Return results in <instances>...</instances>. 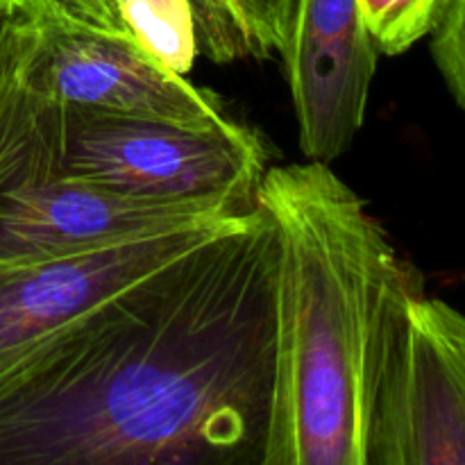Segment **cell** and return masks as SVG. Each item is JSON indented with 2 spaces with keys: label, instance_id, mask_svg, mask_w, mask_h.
I'll return each mask as SVG.
<instances>
[{
  "label": "cell",
  "instance_id": "6da1fadb",
  "mask_svg": "<svg viewBox=\"0 0 465 465\" xmlns=\"http://www.w3.org/2000/svg\"><path fill=\"white\" fill-rule=\"evenodd\" d=\"M277 241L252 213L0 380V465H262Z\"/></svg>",
  "mask_w": 465,
  "mask_h": 465
},
{
  "label": "cell",
  "instance_id": "7a4b0ae2",
  "mask_svg": "<svg viewBox=\"0 0 465 465\" xmlns=\"http://www.w3.org/2000/svg\"><path fill=\"white\" fill-rule=\"evenodd\" d=\"M275 361L262 465H371L377 400L409 293L422 286L330 163L268 168Z\"/></svg>",
  "mask_w": 465,
  "mask_h": 465
},
{
  "label": "cell",
  "instance_id": "3957f363",
  "mask_svg": "<svg viewBox=\"0 0 465 465\" xmlns=\"http://www.w3.org/2000/svg\"><path fill=\"white\" fill-rule=\"evenodd\" d=\"M32 94V180L71 177L118 193L257 209L268 154L248 125L191 130L68 107L36 86Z\"/></svg>",
  "mask_w": 465,
  "mask_h": 465
},
{
  "label": "cell",
  "instance_id": "277c9868",
  "mask_svg": "<svg viewBox=\"0 0 465 465\" xmlns=\"http://www.w3.org/2000/svg\"><path fill=\"white\" fill-rule=\"evenodd\" d=\"M21 68L32 86L68 107L191 130L239 125L212 91L163 66L136 39L73 21L48 0L25 12Z\"/></svg>",
  "mask_w": 465,
  "mask_h": 465
},
{
  "label": "cell",
  "instance_id": "5b68a950",
  "mask_svg": "<svg viewBox=\"0 0 465 465\" xmlns=\"http://www.w3.org/2000/svg\"><path fill=\"white\" fill-rule=\"evenodd\" d=\"M245 216L145 232L62 257L0 263V380L82 316L166 271Z\"/></svg>",
  "mask_w": 465,
  "mask_h": 465
},
{
  "label": "cell",
  "instance_id": "8992f818",
  "mask_svg": "<svg viewBox=\"0 0 465 465\" xmlns=\"http://www.w3.org/2000/svg\"><path fill=\"white\" fill-rule=\"evenodd\" d=\"M371 465H465V313L422 286L400 313Z\"/></svg>",
  "mask_w": 465,
  "mask_h": 465
},
{
  "label": "cell",
  "instance_id": "52a82bcc",
  "mask_svg": "<svg viewBox=\"0 0 465 465\" xmlns=\"http://www.w3.org/2000/svg\"><path fill=\"white\" fill-rule=\"evenodd\" d=\"M250 212L198 200L118 193L71 177L27 180L0 193V263L62 257L145 232Z\"/></svg>",
  "mask_w": 465,
  "mask_h": 465
},
{
  "label": "cell",
  "instance_id": "ba28073f",
  "mask_svg": "<svg viewBox=\"0 0 465 465\" xmlns=\"http://www.w3.org/2000/svg\"><path fill=\"white\" fill-rule=\"evenodd\" d=\"M280 54L300 148L309 162L331 163L361 130L380 62L357 0H298Z\"/></svg>",
  "mask_w": 465,
  "mask_h": 465
},
{
  "label": "cell",
  "instance_id": "9c48e42d",
  "mask_svg": "<svg viewBox=\"0 0 465 465\" xmlns=\"http://www.w3.org/2000/svg\"><path fill=\"white\" fill-rule=\"evenodd\" d=\"M127 30L163 66L186 75L200 54L191 0H118Z\"/></svg>",
  "mask_w": 465,
  "mask_h": 465
},
{
  "label": "cell",
  "instance_id": "30bf717a",
  "mask_svg": "<svg viewBox=\"0 0 465 465\" xmlns=\"http://www.w3.org/2000/svg\"><path fill=\"white\" fill-rule=\"evenodd\" d=\"M448 0H357L380 54H402L431 35Z\"/></svg>",
  "mask_w": 465,
  "mask_h": 465
},
{
  "label": "cell",
  "instance_id": "8fae6325",
  "mask_svg": "<svg viewBox=\"0 0 465 465\" xmlns=\"http://www.w3.org/2000/svg\"><path fill=\"white\" fill-rule=\"evenodd\" d=\"M200 54L216 64L259 57L243 12L236 0H191Z\"/></svg>",
  "mask_w": 465,
  "mask_h": 465
},
{
  "label": "cell",
  "instance_id": "7c38bea8",
  "mask_svg": "<svg viewBox=\"0 0 465 465\" xmlns=\"http://www.w3.org/2000/svg\"><path fill=\"white\" fill-rule=\"evenodd\" d=\"M431 54L452 95L465 109V0H448L431 30Z\"/></svg>",
  "mask_w": 465,
  "mask_h": 465
},
{
  "label": "cell",
  "instance_id": "4fadbf2b",
  "mask_svg": "<svg viewBox=\"0 0 465 465\" xmlns=\"http://www.w3.org/2000/svg\"><path fill=\"white\" fill-rule=\"evenodd\" d=\"M243 12L259 57L282 53L298 0H236Z\"/></svg>",
  "mask_w": 465,
  "mask_h": 465
},
{
  "label": "cell",
  "instance_id": "5bb4252c",
  "mask_svg": "<svg viewBox=\"0 0 465 465\" xmlns=\"http://www.w3.org/2000/svg\"><path fill=\"white\" fill-rule=\"evenodd\" d=\"M48 3L73 21H80L109 35L132 36L118 9V0H48Z\"/></svg>",
  "mask_w": 465,
  "mask_h": 465
},
{
  "label": "cell",
  "instance_id": "9a60e30c",
  "mask_svg": "<svg viewBox=\"0 0 465 465\" xmlns=\"http://www.w3.org/2000/svg\"><path fill=\"white\" fill-rule=\"evenodd\" d=\"M21 16L23 12L5 14V16H0V66H3L5 59L9 57L14 44H16L18 27H21Z\"/></svg>",
  "mask_w": 465,
  "mask_h": 465
},
{
  "label": "cell",
  "instance_id": "2e32d148",
  "mask_svg": "<svg viewBox=\"0 0 465 465\" xmlns=\"http://www.w3.org/2000/svg\"><path fill=\"white\" fill-rule=\"evenodd\" d=\"M36 3H39V0H0V16H5V14L25 12V9H30L32 5Z\"/></svg>",
  "mask_w": 465,
  "mask_h": 465
},
{
  "label": "cell",
  "instance_id": "e0dca14e",
  "mask_svg": "<svg viewBox=\"0 0 465 465\" xmlns=\"http://www.w3.org/2000/svg\"><path fill=\"white\" fill-rule=\"evenodd\" d=\"M30 141H32V94H30ZM27 150H30V145H27ZM25 150V154H27ZM23 163H25V157H23ZM21 182H23V168H21Z\"/></svg>",
  "mask_w": 465,
  "mask_h": 465
}]
</instances>
